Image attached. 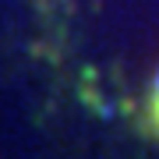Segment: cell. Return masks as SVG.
Returning <instances> with one entry per match:
<instances>
[{
	"label": "cell",
	"mask_w": 159,
	"mask_h": 159,
	"mask_svg": "<svg viewBox=\"0 0 159 159\" xmlns=\"http://www.w3.org/2000/svg\"><path fill=\"white\" fill-rule=\"evenodd\" d=\"M156 120H159V78H156Z\"/></svg>",
	"instance_id": "cell-1"
}]
</instances>
